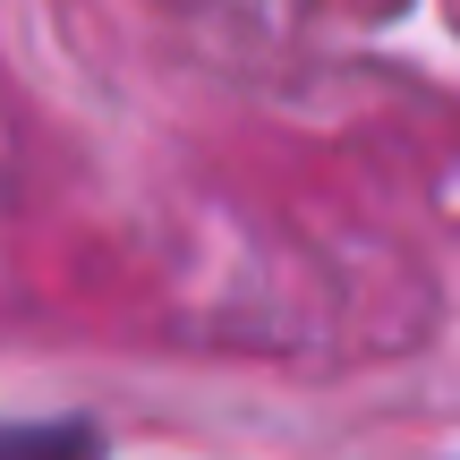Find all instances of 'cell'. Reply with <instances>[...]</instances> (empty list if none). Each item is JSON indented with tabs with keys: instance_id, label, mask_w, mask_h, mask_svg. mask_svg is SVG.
<instances>
[{
	"instance_id": "obj_1",
	"label": "cell",
	"mask_w": 460,
	"mask_h": 460,
	"mask_svg": "<svg viewBox=\"0 0 460 460\" xmlns=\"http://www.w3.org/2000/svg\"><path fill=\"white\" fill-rule=\"evenodd\" d=\"M0 460H94L85 427H0Z\"/></svg>"
}]
</instances>
